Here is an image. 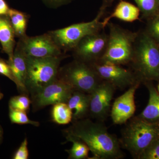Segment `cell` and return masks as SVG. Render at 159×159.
<instances>
[{
  "instance_id": "ac0fdd59",
  "label": "cell",
  "mask_w": 159,
  "mask_h": 159,
  "mask_svg": "<svg viewBox=\"0 0 159 159\" xmlns=\"http://www.w3.org/2000/svg\"><path fill=\"white\" fill-rule=\"evenodd\" d=\"M140 12L138 6L126 1L120 0L113 11L110 16L105 18L102 22L105 27L111 19L114 18L126 22H133L139 20Z\"/></svg>"
},
{
  "instance_id": "cb8c5ba5",
  "label": "cell",
  "mask_w": 159,
  "mask_h": 159,
  "mask_svg": "<svg viewBox=\"0 0 159 159\" xmlns=\"http://www.w3.org/2000/svg\"><path fill=\"white\" fill-rule=\"evenodd\" d=\"M31 101L26 94L15 96L10 99L9 108L26 112L30 108Z\"/></svg>"
},
{
  "instance_id": "d4e9b609",
  "label": "cell",
  "mask_w": 159,
  "mask_h": 159,
  "mask_svg": "<svg viewBox=\"0 0 159 159\" xmlns=\"http://www.w3.org/2000/svg\"><path fill=\"white\" fill-rule=\"evenodd\" d=\"M145 31L159 44V13L147 20Z\"/></svg>"
},
{
  "instance_id": "7a4b0ae2",
  "label": "cell",
  "mask_w": 159,
  "mask_h": 159,
  "mask_svg": "<svg viewBox=\"0 0 159 159\" xmlns=\"http://www.w3.org/2000/svg\"><path fill=\"white\" fill-rule=\"evenodd\" d=\"M129 65L142 83H159V44L145 30L138 32Z\"/></svg>"
},
{
  "instance_id": "836d02e7",
  "label": "cell",
  "mask_w": 159,
  "mask_h": 159,
  "mask_svg": "<svg viewBox=\"0 0 159 159\" xmlns=\"http://www.w3.org/2000/svg\"><path fill=\"white\" fill-rule=\"evenodd\" d=\"M157 90L159 94V83L158 84L157 86Z\"/></svg>"
},
{
  "instance_id": "4fadbf2b",
  "label": "cell",
  "mask_w": 159,
  "mask_h": 159,
  "mask_svg": "<svg viewBox=\"0 0 159 159\" xmlns=\"http://www.w3.org/2000/svg\"><path fill=\"white\" fill-rule=\"evenodd\" d=\"M141 84L138 83L131 86L114 101L111 111V118L114 124H125L134 116L136 111L135 94Z\"/></svg>"
},
{
  "instance_id": "ba28073f",
  "label": "cell",
  "mask_w": 159,
  "mask_h": 159,
  "mask_svg": "<svg viewBox=\"0 0 159 159\" xmlns=\"http://www.w3.org/2000/svg\"><path fill=\"white\" fill-rule=\"evenodd\" d=\"M108 37L104 30L87 35L72 51L74 59L89 65L99 62L105 52Z\"/></svg>"
},
{
  "instance_id": "f1b7e54d",
  "label": "cell",
  "mask_w": 159,
  "mask_h": 159,
  "mask_svg": "<svg viewBox=\"0 0 159 159\" xmlns=\"http://www.w3.org/2000/svg\"><path fill=\"white\" fill-rule=\"evenodd\" d=\"M74 1L75 0H42L46 6L53 9L68 5Z\"/></svg>"
},
{
  "instance_id": "ffe728a7",
  "label": "cell",
  "mask_w": 159,
  "mask_h": 159,
  "mask_svg": "<svg viewBox=\"0 0 159 159\" xmlns=\"http://www.w3.org/2000/svg\"><path fill=\"white\" fill-rule=\"evenodd\" d=\"M52 121L59 125H66L73 120V111L66 102L53 105L51 111Z\"/></svg>"
},
{
  "instance_id": "d6a6232c",
  "label": "cell",
  "mask_w": 159,
  "mask_h": 159,
  "mask_svg": "<svg viewBox=\"0 0 159 159\" xmlns=\"http://www.w3.org/2000/svg\"><path fill=\"white\" fill-rule=\"evenodd\" d=\"M3 94H2V93H1V92H0V100L2 99V98H3Z\"/></svg>"
},
{
  "instance_id": "30bf717a",
  "label": "cell",
  "mask_w": 159,
  "mask_h": 159,
  "mask_svg": "<svg viewBox=\"0 0 159 159\" xmlns=\"http://www.w3.org/2000/svg\"><path fill=\"white\" fill-rule=\"evenodd\" d=\"M74 89L70 84L58 77L53 82L32 96L34 110H38L60 102L67 103Z\"/></svg>"
},
{
  "instance_id": "44dd1931",
  "label": "cell",
  "mask_w": 159,
  "mask_h": 159,
  "mask_svg": "<svg viewBox=\"0 0 159 159\" xmlns=\"http://www.w3.org/2000/svg\"><path fill=\"white\" fill-rule=\"evenodd\" d=\"M67 141L73 143L72 148L67 150L71 159H84L88 158L89 149L81 140L70 135H66Z\"/></svg>"
},
{
  "instance_id": "5bb4252c",
  "label": "cell",
  "mask_w": 159,
  "mask_h": 159,
  "mask_svg": "<svg viewBox=\"0 0 159 159\" xmlns=\"http://www.w3.org/2000/svg\"><path fill=\"white\" fill-rule=\"evenodd\" d=\"M26 59L27 56L24 54L19 47L16 45L12 59L7 61L14 77L15 83L18 89L25 94L28 93L26 87Z\"/></svg>"
},
{
  "instance_id": "e575fe53",
  "label": "cell",
  "mask_w": 159,
  "mask_h": 159,
  "mask_svg": "<svg viewBox=\"0 0 159 159\" xmlns=\"http://www.w3.org/2000/svg\"><path fill=\"white\" fill-rule=\"evenodd\" d=\"M0 49H1V48H0Z\"/></svg>"
},
{
  "instance_id": "d590c367",
  "label": "cell",
  "mask_w": 159,
  "mask_h": 159,
  "mask_svg": "<svg viewBox=\"0 0 159 159\" xmlns=\"http://www.w3.org/2000/svg\"></svg>"
},
{
  "instance_id": "1f68e13d",
  "label": "cell",
  "mask_w": 159,
  "mask_h": 159,
  "mask_svg": "<svg viewBox=\"0 0 159 159\" xmlns=\"http://www.w3.org/2000/svg\"><path fill=\"white\" fill-rule=\"evenodd\" d=\"M3 137V129L1 127L0 125V143H1V141H2V139Z\"/></svg>"
},
{
  "instance_id": "484cf974",
  "label": "cell",
  "mask_w": 159,
  "mask_h": 159,
  "mask_svg": "<svg viewBox=\"0 0 159 159\" xmlns=\"http://www.w3.org/2000/svg\"><path fill=\"white\" fill-rule=\"evenodd\" d=\"M139 159H159V138L145 148Z\"/></svg>"
},
{
  "instance_id": "2e32d148",
  "label": "cell",
  "mask_w": 159,
  "mask_h": 159,
  "mask_svg": "<svg viewBox=\"0 0 159 159\" xmlns=\"http://www.w3.org/2000/svg\"><path fill=\"white\" fill-rule=\"evenodd\" d=\"M90 95L81 91L74 90L68 101L73 111L74 121L84 119L89 114Z\"/></svg>"
},
{
  "instance_id": "277c9868",
  "label": "cell",
  "mask_w": 159,
  "mask_h": 159,
  "mask_svg": "<svg viewBox=\"0 0 159 159\" xmlns=\"http://www.w3.org/2000/svg\"><path fill=\"white\" fill-rule=\"evenodd\" d=\"M159 138V125L147 122L137 116L133 117L123 129L119 142L134 158L139 159L145 148Z\"/></svg>"
},
{
  "instance_id": "7402d4cb",
  "label": "cell",
  "mask_w": 159,
  "mask_h": 159,
  "mask_svg": "<svg viewBox=\"0 0 159 159\" xmlns=\"http://www.w3.org/2000/svg\"><path fill=\"white\" fill-rule=\"evenodd\" d=\"M142 14V18L149 19L159 13V0H134Z\"/></svg>"
},
{
  "instance_id": "4316f807",
  "label": "cell",
  "mask_w": 159,
  "mask_h": 159,
  "mask_svg": "<svg viewBox=\"0 0 159 159\" xmlns=\"http://www.w3.org/2000/svg\"><path fill=\"white\" fill-rule=\"evenodd\" d=\"M28 142L27 138L24 139L19 148L16 152L13 158L14 159H28L29 157Z\"/></svg>"
},
{
  "instance_id": "6da1fadb",
  "label": "cell",
  "mask_w": 159,
  "mask_h": 159,
  "mask_svg": "<svg viewBox=\"0 0 159 159\" xmlns=\"http://www.w3.org/2000/svg\"><path fill=\"white\" fill-rule=\"evenodd\" d=\"M66 135L81 140L87 145L94 159H118L123 157L120 142L108 132L102 122L84 119L74 121L66 130Z\"/></svg>"
},
{
  "instance_id": "e0dca14e",
  "label": "cell",
  "mask_w": 159,
  "mask_h": 159,
  "mask_svg": "<svg viewBox=\"0 0 159 159\" xmlns=\"http://www.w3.org/2000/svg\"><path fill=\"white\" fill-rule=\"evenodd\" d=\"M149 92L148 104L138 117L147 122L159 125V94L152 81L144 83Z\"/></svg>"
},
{
  "instance_id": "9a60e30c",
  "label": "cell",
  "mask_w": 159,
  "mask_h": 159,
  "mask_svg": "<svg viewBox=\"0 0 159 159\" xmlns=\"http://www.w3.org/2000/svg\"><path fill=\"white\" fill-rule=\"evenodd\" d=\"M16 36L9 15H0V43L2 51L8 55V60H11L13 57L16 45Z\"/></svg>"
},
{
  "instance_id": "8fae6325",
  "label": "cell",
  "mask_w": 159,
  "mask_h": 159,
  "mask_svg": "<svg viewBox=\"0 0 159 159\" xmlns=\"http://www.w3.org/2000/svg\"><path fill=\"white\" fill-rule=\"evenodd\" d=\"M91 65L100 79L109 82L116 89H124L138 83H142L133 71L124 68L122 66L99 63Z\"/></svg>"
},
{
  "instance_id": "8992f818",
  "label": "cell",
  "mask_w": 159,
  "mask_h": 159,
  "mask_svg": "<svg viewBox=\"0 0 159 159\" xmlns=\"http://www.w3.org/2000/svg\"><path fill=\"white\" fill-rule=\"evenodd\" d=\"M105 12L99 10L96 17L91 21L74 24L48 33L59 48L66 54L68 51H73L80 41L87 35L104 30L106 27L101 19Z\"/></svg>"
},
{
  "instance_id": "52a82bcc",
  "label": "cell",
  "mask_w": 159,
  "mask_h": 159,
  "mask_svg": "<svg viewBox=\"0 0 159 159\" xmlns=\"http://www.w3.org/2000/svg\"><path fill=\"white\" fill-rule=\"evenodd\" d=\"M58 77L74 90L88 94L102 81L93 66L76 59L59 69Z\"/></svg>"
},
{
  "instance_id": "9c48e42d",
  "label": "cell",
  "mask_w": 159,
  "mask_h": 159,
  "mask_svg": "<svg viewBox=\"0 0 159 159\" xmlns=\"http://www.w3.org/2000/svg\"><path fill=\"white\" fill-rule=\"evenodd\" d=\"M16 45L27 57L34 58L58 57L65 54L54 42L48 32L29 37L20 38Z\"/></svg>"
},
{
  "instance_id": "603a6c76",
  "label": "cell",
  "mask_w": 159,
  "mask_h": 159,
  "mask_svg": "<svg viewBox=\"0 0 159 159\" xmlns=\"http://www.w3.org/2000/svg\"><path fill=\"white\" fill-rule=\"evenodd\" d=\"M9 116L10 121L13 123L30 124L35 126L39 125V123L38 122L32 121L29 119L26 112L9 108Z\"/></svg>"
},
{
  "instance_id": "83f0119b",
  "label": "cell",
  "mask_w": 159,
  "mask_h": 159,
  "mask_svg": "<svg viewBox=\"0 0 159 159\" xmlns=\"http://www.w3.org/2000/svg\"><path fill=\"white\" fill-rule=\"evenodd\" d=\"M0 74L8 77L13 82H15L14 77L7 61L0 57Z\"/></svg>"
},
{
  "instance_id": "d6986e66",
  "label": "cell",
  "mask_w": 159,
  "mask_h": 159,
  "mask_svg": "<svg viewBox=\"0 0 159 159\" xmlns=\"http://www.w3.org/2000/svg\"><path fill=\"white\" fill-rule=\"evenodd\" d=\"M8 15L14 29L16 37L20 39L25 36L27 24L29 19L28 15L16 9H10Z\"/></svg>"
},
{
  "instance_id": "5b68a950",
  "label": "cell",
  "mask_w": 159,
  "mask_h": 159,
  "mask_svg": "<svg viewBox=\"0 0 159 159\" xmlns=\"http://www.w3.org/2000/svg\"><path fill=\"white\" fill-rule=\"evenodd\" d=\"M66 54L58 57L34 58L27 57L26 87L32 96L58 77L59 66Z\"/></svg>"
},
{
  "instance_id": "7c38bea8",
  "label": "cell",
  "mask_w": 159,
  "mask_h": 159,
  "mask_svg": "<svg viewBox=\"0 0 159 159\" xmlns=\"http://www.w3.org/2000/svg\"><path fill=\"white\" fill-rule=\"evenodd\" d=\"M116 89L109 82L102 80L90 93L89 115L91 117L100 122L107 119L111 108V103Z\"/></svg>"
},
{
  "instance_id": "3957f363",
  "label": "cell",
  "mask_w": 159,
  "mask_h": 159,
  "mask_svg": "<svg viewBox=\"0 0 159 159\" xmlns=\"http://www.w3.org/2000/svg\"><path fill=\"white\" fill-rule=\"evenodd\" d=\"M108 41L99 63L129 65L133 55L138 32H133L112 23H108Z\"/></svg>"
},
{
  "instance_id": "4dcf8cb0",
  "label": "cell",
  "mask_w": 159,
  "mask_h": 159,
  "mask_svg": "<svg viewBox=\"0 0 159 159\" xmlns=\"http://www.w3.org/2000/svg\"><path fill=\"white\" fill-rule=\"evenodd\" d=\"M115 1L116 0H102V4L99 10L106 11L107 8L112 6Z\"/></svg>"
},
{
  "instance_id": "f546056e",
  "label": "cell",
  "mask_w": 159,
  "mask_h": 159,
  "mask_svg": "<svg viewBox=\"0 0 159 159\" xmlns=\"http://www.w3.org/2000/svg\"><path fill=\"white\" fill-rule=\"evenodd\" d=\"M10 9L5 0H0V15H8Z\"/></svg>"
}]
</instances>
